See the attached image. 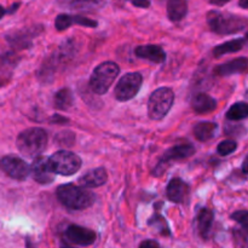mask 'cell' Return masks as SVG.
<instances>
[{
    "label": "cell",
    "mask_w": 248,
    "mask_h": 248,
    "mask_svg": "<svg viewBox=\"0 0 248 248\" xmlns=\"http://www.w3.org/2000/svg\"><path fill=\"white\" fill-rule=\"evenodd\" d=\"M17 148L24 156L39 157L47 144V133L39 127H31L19 133L17 138Z\"/></svg>",
    "instance_id": "obj_1"
},
{
    "label": "cell",
    "mask_w": 248,
    "mask_h": 248,
    "mask_svg": "<svg viewBox=\"0 0 248 248\" xmlns=\"http://www.w3.org/2000/svg\"><path fill=\"white\" fill-rule=\"evenodd\" d=\"M56 194L58 200L70 210H86L94 202V196L90 191L74 184H63L58 186Z\"/></svg>",
    "instance_id": "obj_2"
},
{
    "label": "cell",
    "mask_w": 248,
    "mask_h": 248,
    "mask_svg": "<svg viewBox=\"0 0 248 248\" xmlns=\"http://www.w3.org/2000/svg\"><path fill=\"white\" fill-rule=\"evenodd\" d=\"M207 23L211 31L220 35L235 34L247 27L246 18L228 12L211 11L207 14Z\"/></svg>",
    "instance_id": "obj_3"
},
{
    "label": "cell",
    "mask_w": 248,
    "mask_h": 248,
    "mask_svg": "<svg viewBox=\"0 0 248 248\" xmlns=\"http://www.w3.org/2000/svg\"><path fill=\"white\" fill-rule=\"evenodd\" d=\"M174 93L170 87L155 90L148 101V115L152 120H161L173 106Z\"/></svg>",
    "instance_id": "obj_4"
},
{
    "label": "cell",
    "mask_w": 248,
    "mask_h": 248,
    "mask_svg": "<svg viewBox=\"0 0 248 248\" xmlns=\"http://www.w3.org/2000/svg\"><path fill=\"white\" fill-rule=\"evenodd\" d=\"M119 73H120V68L116 63H101L92 73L91 79H90V87L97 94L106 93L114 82V80L118 78Z\"/></svg>",
    "instance_id": "obj_5"
},
{
    "label": "cell",
    "mask_w": 248,
    "mask_h": 248,
    "mask_svg": "<svg viewBox=\"0 0 248 248\" xmlns=\"http://www.w3.org/2000/svg\"><path fill=\"white\" fill-rule=\"evenodd\" d=\"M47 160L51 171L61 176H72L81 169V159L67 150L56 152Z\"/></svg>",
    "instance_id": "obj_6"
},
{
    "label": "cell",
    "mask_w": 248,
    "mask_h": 248,
    "mask_svg": "<svg viewBox=\"0 0 248 248\" xmlns=\"http://www.w3.org/2000/svg\"><path fill=\"white\" fill-rule=\"evenodd\" d=\"M143 77L140 73H127L119 80L115 87V97L118 101L126 102L132 99L142 86Z\"/></svg>",
    "instance_id": "obj_7"
},
{
    "label": "cell",
    "mask_w": 248,
    "mask_h": 248,
    "mask_svg": "<svg viewBox=\"0 0 248 248\" xmlns=\"http://www.w3.org/2000/svg\"><path fill=\"white\" fill-rule=\"evenodd\" d=\"M41 31H43L41 26L22 28L18 31H10L6 35V40L14 50H24V48L31 47L33 44V39L41 34Z\"/></svg>",
    "instance_id": "obj_8"
},
{
    "label": "cell",
    "mask_w": 248,
    "mask_h": 248,
    "mask_svg": "<svg viewBox=\"0 0 248 248\" xmlns=\"http://www.w3.org/2000/svg\"><path fill=\"white\" fill-rule=\"evenodd\" d=\"M195 154V148L193 144H181V145H174L171 149L167 150L164 154V156L160 160L159 165L154 169L153 174L155 177L161 176L164 173L165 169H166L167 164L170 161H176V160H183L186 157H190L191 155Z\"/></svg>",
    "instance_id": "obj_9"
},
{
    "label": "cell",
    "mask_w": 248,
    "mask_h": 248,
    "mask_svg": "<svg viewBox=\"0 0 248 248\" xmlns=\"http://www.w3.org/2000/svg\"><path fill=\"white\" fill-rule=\"evenodd\" d=\"M0 166L7 176L16 181H24L31 172L28 164L21 157L15 156V155H6L2 157Z\"/></svg>",
    "instance_id": "obj_10"
},
{
    "label": "cell",
    "mask_w": 248,
    "mask_h": 248,
    "mask_svg": "<svg viewBox=\"0 0 248 248\" xmlns=\"http://www.w3.org/2000/svg\"><path fill=\"white\" fill-rule=\"evenodd\" d=\"M68 241L73 242L80 246H90L96 241V232L87 228L80 227V225H68L64 232Z\"/></svg>",
    "instance_id": "obj_11"
},
{
    "label": "cell",
    "mask_w": 248,
    "mask_h": 248,
    "mask_svg": "<svg viewBox=\"0 0 248 248\" xmlns=\"http://www.w3.org/2000/svg\"><path fill=\"white\" fill-rule=\"evenodd\" d=\"M17 64H18V57L15 52L9 51V52L0 53V87H4L11 81Z\"/></svg>",
    "instance_id": "obj_12"
},
{
    "label": "cell",
    "mask_w": 248,
    "mask_h": 248,
    "mask_svg": "<svg viewBox=\"0 0 248 248\" xmlns=\"http://www.w3.org/2000/svg\"><path fill=\"white\" fill-rule=\"evenodd\" d=\"M31 171L34 181L38 182L39 184H50L55 179L53 172L48 166V160L44 156H39L34 160Z\"/></svg>",
    "instance_id": "obj_13"
},
{
    "label": "cell",
    "mask_w": 248,
    "mask_h": 248,
    "mask_svg": "<svg viewBox=\"0 0 248 248\" xmlns=\"http://www.w3.org/2000/svg\"><path fill=\"white\" fill-rule=\"evenodd\" d=\"M73 24L91 27V28L97 27L96 21H93V19H90V18H87V17H84V16H78V15H67V14L58 15L57 18H56V22H55L56 28H57V31H65V29H68L70 26H73Z\"/></svg>",
    "instance_id": "obj_14"
},
{
    "label": "cell",
    "mask_w": 248,
    "mask_h": 248,
    "mask_svg": "<svg viewBox=\"0 0 248 248\" xmlns=\"http://www.w3.org/2000/svg\"><path fill=\"white\" fill-rule=\"evenodd\" d=\"M189 191V186L181 178L171 179L166 189L167 198L176 203H183L188 199Z\"/></svg>",
    "instance_id": "obj_15"
},
{
    "label": "cell",
    "mask_w": 248,
    "mask_h": 248,
    "mask_svg": "<svg viewBox=\"0 0 248 248\" xmlns=\"http://www.w3.org/2000/svg\"><path fill=\"white\" fill-rule=\"evenodd\" d=\"M108 181V174L107 171L102 167L98 169L91 170V171L86 172L82 177L79 178V184L81 186V188H97V186H101L103 184L107 183Z\"/></svg>",
    "instance_id": "obj_16"
},
{
    "label": "cell",
    "mask_w": 248,
    "mask_h": 248,
    "mask_svg": "<svg viewBox=\"0 0 248 248\" xmlns=\"http://www.w3.org/2000/svg\"><path fill=\"white\" fill-rule=\"evenodd\" d=\"M137 57L148 60L153 63H162L166 60V53L161 46L157 45H143L138 46L135 50Z\"/></svg>",
    "instance_id": "obj_17"
},
{
    "label": "cell",
    "mask_w": 248,
    "mask_h": 248,
    "mask_svg": "<svg viewBox=\"0 0 248 248\" xmlns=\"http://www.w3.org/2000/svg\"><path fill=\"white\" fill-rule=\"evenodd\" d=\"M248 65V61L246 57H240L236 60H232L230 62L220 64L216 68V74L219 77H228L232 74H237V73L246 72Z\"/></svg>",
    "instance_id": "obj_18"
},
{
    "label": "cell",
    "mask_w": 248,
    "mask_h": 248,
    "mask_svg": "<svg viewBox=\"0 0 248 248\" xmlns=\"http://www.w3.org/2000/svg\"><path fill=\"white\" fill-rule=\"evenodd\" d=\"M193 109L199 114H207L217 108V101L206 93H199L191 101Z\"/></svg>",
    "instance_id": "obj_19"
},
{
    "label": "cell",
    "mask_w": 248,
    "mask_h": 248,
    "mask_svg": "<svg viewBox=\"0 0 248 248\" xmlns=\"http://www.w3.org/2000/svg\"><path fill=\"white\" fill-rule=\"evenodd\" d=\"M213 220H215V216L210 208H201L198 213V228L199 232L203 239H208L210 237L211 229H212Z\"/></svg>",
    "instance_id": "obj_20"
},
{
    "label": "cell",
    "mask_w": 248,
    "mask_h": 248,
    "mask_svg": "<svg viewBox=\"0 0 248 248\" xmlns=\"http://www.w3.org/2000/svg\"><path fill=\"white\" fill-rule=\"evenodd\" d=\"M218 130V125L210 121H202V123L196 124L194 127V136L200 142H207L212 140L216 136V132Z\"/></svg>",
    "instance_id": "obj_21"
},
{
    "label": "cell",
    "mask_w": 248,
    "mask_h": 248,
    "mask_svg": "<svg viewBox=\"0 0 248 248\" xmlns=\"http://www.w3.org/2000/svg\"><path fill=\"white\" fill-rule=\"evenodd\" d=\"M188 14V4L183 0H171L167 2V16L172 22H178Z\"/></svg>",
    "instance_id": "obj_22"
},
{
    "label": "cell",
    "mask_w": 248,
    "mask_h": 248,
    "mask_svg": "<svg viewBox=\"0 0 248 248\" xmlns=\"http://www.w3.org/2000/svg\"><path fill=\"white\" fill-rule=\"evenodd\" d=\"M73 93L68 87H63L53 96V106L58 110H68L73 106Z\"/></svg>",
    "instance_id": "obj_23"
},
{
    "label": "cell",
    "mask_w": 248,
    "mask_h": 248,
    "mask_svg": "<svg viewBox=\"0 0 248 248\" xmlns=\"http://www.w3.org/2000/svg\"><path fill=\"white\" fill-rule=\"evenodd\" d=\"M245 45H246L245 39H235V40L227 41V43L222 44V45L216 46L215 50H213V55L216 57H222V56L228 55V53L237 52V51L242 50Z\"/></svg>",
    "instance_id": "obj_24"
},
{
    "label": "cell",
    "mask_w": 248,
    "mask_h": 248,
    "mask_svg": "<svg viewBox=\"0 0 248 248\" xmlns=\"http://www.w3.org/2000/svg\"><path fill=\"white\" fill-rule=\"evenodd\" d=\"M248 115V107L245 102H239L230 107L227 111V119L232 121H239L246 119Z\"/></svg>",
    "instance_id": "obj_25"
},
{
    "label": "cell",
    "mask_w": 248,
    "mask_h": 248,
    "mask_svg": "<svg viewBox=\"0 0 248 248\" xmlns=\"http://www.w3.org/2000/svg\"><path fill=\"white\" fill-rule=\"evenodd\" d=\"M236 149H237V143L232 140H223V142H220L219 145L217 147L218 154L222 155V156H227V155L232 154Z\"/></svg>",
    "instance_id": "obj_26"
},
{
    "label": "cell",
    "mask_w": 248,
    "mask_h": 248,
    "mask_svg": "<svg viewBox=\"0 0 248 248\" xmlns=\"http://www.w3.org/2000/svg\"><path fill=\"white\" fill-rule=\"evenodd\" d=\"M74 140H75V135H73L72 132H62V133H58L57 136V142L61 143V144H65L67 147H70Z\"/></svg>",
    "instance_id": "obj_27"
},
{
    "label": "cell",
    "mask_w": 248,
    "mask_h": 248,
    "mask_svg": "<svg viewBox=\"0 0 248 248\" xmlns=\"http://www.w3.org/2000/svg\"><path fill=\"white\" fill-rule=\"evenodd\" d=\"M232 218L239 222L244 227V230H247V211H237L232 216Z\"/></svg>",
    "instance_id": "obj_28"
},
{
    "label": "cell",
    "mask_w": 248,
    "mask_h": 248,
    "mask_svg": "<svg viewBox=\"0 0 248 248\" xmlns=\"http://www.w3.org/2000/svg\"><path fill=\"white\" fill-rule=\"evenodd\" d=\"M140 248H161L160 245L154 240H145L140 245Z\"/></svg>",
    "instance_id": "obj_29"
},
{
    "label": "cell",
    "mask_w": 248,
    "mask_h": 248,
    "mask_svg": "<svg viewBox=\"0 0 248 248\" xmlns=\"http://www.w3.org/2000/svg\"><path fill=\"white\" fill-rule=\"evenodd\" d=\"M51 123L64 124V123H68V119L64 118V116H61V115H53L52 118H51Z\"/></svg>",
    "instance_id": "obj_30"
},
{
    "label": "cell",
    "mask_w": 248,
    "mask_h": 248,
    "mask_svg": "<svg viewBox=\"0 0 248 248\" xmlns=\"http://www.w3.org/2000/svg\"><path fill=\"white\" fill-rule=\"evenodd\" d=\"M133 6H137V7H149L150 6V2L149 1H132Z\"/></svg>",
    "instance_id": "obj_31"
},
{
    "label": "cell",
    "mask_w": 248,
    "mask_h": 248,
    "mask_svg": "<svg viewBox=\"0 0 248 248\" xmlns=\"http://www.w3.org/2000/svg\"><path fill=\"white\" fill-rule=\"evenodd\" d=\"M228 1H211V4L216 5V6H223V5L227 4Z\"/></svg>",
    "instance_id": "obj_32"
},
{
    "label": "cell",
    "mask_w": 248,
    "mask_h": 248,
    "mask_svg": "<svg viewBox=\"0 0 248 248\" xmlns=\"http://www.w3.org/2000/svg\"><path fill=\"white\" fill-rule=\"evenodd\" d=\"M242 170H244V174L246 176L247 174V159H245L244 164H242Z\"/></svg>",
    "instance_id": "obj_33"
},
{
    "label": "cell",
    "mask_w": 248,
    "mask_h": 248,
    "mask_svg": "<svg viewBox=\"0 0 248 248\" xmlns=\"http://www.w3.org/2000/svg\"><path fill=\"white\" fill-rule=\"evenodd\" d=\"M19 6V2H17V4H14V5H12V6H11V9H10V14H12V12H15V10H16L17 9V7H18Z\"/></svg>",
    "instance_id": "obj_34"
},
{
    "label": "cell",
    "mask_w": 248,
    "mask_h": 248,
    "mask_svg": "<svg viewBox=\"0 0 248 248\" xmlns=\"http://www.w3.org/2000/svg\"><path fill=\"white\" fill-rule=\"evenodd\" d=\"M5 14H6V10H5L4 7H2L1 5H0V19L2 18V16H4Z\"/></svg>",
    "instance_id": "obj_35"
},
{
    "label": "cell",
    "mask_w": 248,
    "mask_h": 248,
    "mask_svg": "<svg viewBox=\"0 0 248 248\" xmlns=\"http://www.w3.org/2000/svg\"><path fill=\"white\" fill-rule=\"evenodd\" d=\"M240 5H241L242 7H245V9H247V7H248L247 2H245V1H241V2H240Z\"/></svg>",
    "instance_id": "obj_36"
},
{
    "label": "cell",
    "mask_w": 248,
    "mask_h": 248,
    "mask_svg": "<svg viewBox=\"0 0 248 248\" xmlns=\"http://www.w3.org/2000/svg\"><path fill=\"white\" fill-rule=\"evenodd\" d=\"M62 248H73V247H69V246H63Z\"/></svg>",
    "instance_id": "obj_37"
}]
</instances>
